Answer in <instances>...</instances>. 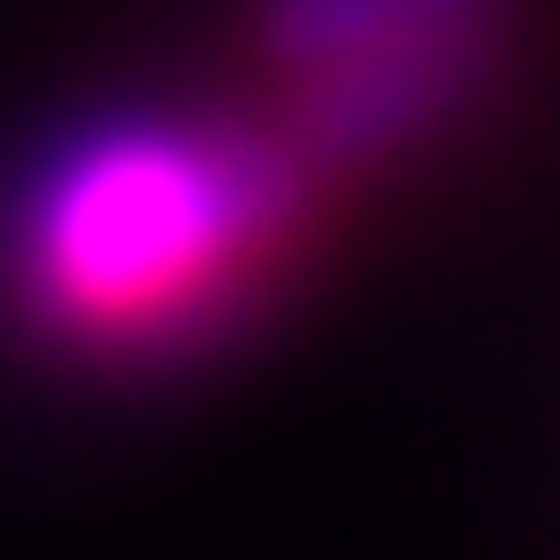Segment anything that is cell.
<instances>
[{"instance_id": "1", "label": "cell", "mask_w": 560, "mask_h": 560, "mask_svg": "<svg viewBox=\"0 0 560 560\" xmlns=\"http://www.w3.org/2000/svg\"><path fill=\"white\" fill-rule=\"evenodd\" d=\"M315 187H335L276 118L217 108H118L69 128L0 207L10 315L98 364H158L217 345L305 236Z\"/></svg>"}, {"instance_id": "2", "label": "cell", "mask_w": 560, "mask_h": 560, "mask_svg": "<svg viewBox=\"0 0 560 560\" xmlns=\"http://www.w3.org/2000/svg\"><path fill=\"white\" fill-rule=\"evenodd\" d=\"M502 20L512 0H266L276 128L325 177H354L472 98Z\"/></svg>"}]
</instances>
